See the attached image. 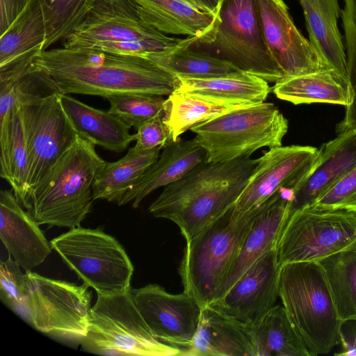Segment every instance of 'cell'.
Here are the masks:
<instances>
[{
    "label": "cell",
    "mask_w": 356,
    "mask_h": 356,
    "mask_svg": "<svg viewBox=\"0 0 356 356\" xmlns=\"http://www.w3.org/2000/svg\"><path fill=\"white\" fill-rule=\"evenodd\" d=\"M33 63L45 72L63 95L107 98L124 94L169 95L177 77L147 56L104 51L96 47L43 50Z\"/></svg>",
    "instance_id": "6da1fadb"
},
{
    "label": "cell",
    "mask_w": 356,
    "mask_h": 356,
    "mask_svg": "<svg viewBox=\"0 0 356 356\" xmlns=\"http://www.w3.org/2000/svg\"><path fill=\"white\" fill-rule=\"evenodd\" d=\"M259 161L250 157L202 161L165 186L149 211L175 222L188 241L235 204Z\"/></svg>",
    "instance_id": "7a4b0ae2"
},
{
    "label": "cell",
    "mask_w": 356,
    "mask_h": 356,
    "mask_svg": "<svg viewBox=\"0 0 356 356\" xmlns=\"http://www.w3.org/2000/svg\"><path fill=\"white\" fill-rule=\"evenodd\" d=\"M105 163L78 136L19 204L39 225L79 227L92 209V184Z\"/></svg>",
    "instance_id": "3957f363"
},
{
    "label": "cell",
    "mask_w": 356,
    "mask_h": 356,
    "mask_svg": "<svg viewBox=\"0 0 356 356\" xmlns=\"http://www.w3.org/2000/svg\"><path fill=\"white\" fill-rule=\"evenodd\" d=\"M234 206L186 241L184 250L179 266L184 291L201 308L218 298L259 209L240 213Z\"/></svg>",
    "instance_id": "277c9868"
},
{
    "label": "cell",
    "mask_w": 356,
    "mask_h": 356,
    "mask_svg": "<svg viewBox=\"0 0 356 356\" xmlns=\"http://www.w3.org/2000/svg\"><path fill=\"white\" fill-rule=\"evenodd\" d=\"M279 297L310 356L327 354L339 343L343 321L318 261L283 264Z\"/></svg>",
    "instance_id": "5b68a950"
},
{
    "label": "cell",
    "mask_w": 356,
    "mask_h": 356,
    "mask_svg": "<svg viewBox=\"0 0 356 356\" xmlns=\"http://www.w3.org/2000/svg\"><path fill=\"white\" fill-rule=\"evenodd\" d=\"M188 47L267 81L283 77L266 45L257 0H220L213 28L201 38L193 37Z\"/></svg>",
    "instance_id": "8992f818"
},
{
    "label": "cell",
    "mask_w": 356,
    "mask_h": 356,
    "mask_svg": "<svg viewBox=\"0 0 356 356\" xmlns=\"http://www.w3.org/2000/svg\"><path fill=\"white\" fill-rule=\"evenodd\" d=\"M289 122L273 103L231 110L193 127V141L206 152L207 163L250 157L257 149L282 146Z\"/></svg>",
    "instance_id": "52a82bcc"
},
{
    "label": "cell",
    "mask_w": 356,
    "mask_h": 356,
    "mask_svg": "<svg viewBox=\"0 0 356 356\" xmlns=\"http://www.w3.org/2000/svg\"><path fill=\"white\" fill-rule=\"evenodd\" d=\"M81 343L85 350L103 355H182V348L152 335L136 305L131 288L113 295L97 294Z\"/></svg>",
    "instance_id": "ba28073f"
},
{
    "label": "cell",
    "mask_w": 356,
    "mask_h": 356,
    "mask_svg": "<svg viewBox=\"0 0 356 356\" xmlns=\"http://www.w3.org/2000/svg\"><path fill=\"white\" fill-rule=\"evenodd\" d=\"M67 266L97 294L113 295L130 288L134 266L124 248L102 229H70L50 241Z\"/></svg>",
    "instance_id": "9c48e42d"
},
{
    "label": "cell",
    "mask_w": 356,
    "mask_h": 356,
    "mask_svg": "<svg viewBox=\"0 0 356 356\" xmlns=\"http://www.w3.org/2000/svg\"><path fill=\"white\" fill-rule=\"evenodd\" d=\"M26 273L28 292L22 318L41 332L82 341L89 327L92 300L89 286L32 271Z\"/></svg>",
    "instance_id": "30bf717a"
},
{
    "label": "cell",
    "mask_w": 356,
    "mask_h": 356,
    "mask_svg": "<svg viewBox=\"0 0 356 356\" xmlns=\"http://www.w3.org/2000/svg\"><path fill=\"white\" fill-rule=\"evenodd\" d=\"M356 246V213L306 207L290 214L277 246L280 266L318 261Z\"/></svg>",
    "instance_id": "8fae6325"
},
{
    "label": "cell",
    "mask_w": 356,
    "mask_h": 356,
    "mask_svg": "<svg viewBox=\"0 0 356 356\" xmlns=\"http://www.w3.org/2000/svg\"><path fill=\"white\" fill-rule=\"evenodd\" d=\"M60 95L22 93L18 97L29 156L25 196L78 136L63 110Z\"/></svg>",
    "instance_id": "7c38bea8"
},
{
    "label": "cell",
    "mask_w": 356,
    "mask_h": 356,
    "mask_svg": "<svg viewBox=\"0 0 356 356\" xmlns=\"http://www.w3.org/2000/svg\"><path fill=\"white\" fill-rule=\"evenodd\" d=\"M102 41L147 42L171 49L182 40L168 37L142 21L134 0H102L63 40V47H89Z\"/></svg>",
    "instance_id": "4fadbf2b"
},
{
    "label": "cell",
    "mask_w": 356,
    "mask_h": 356,
    "mask_svg": "<svg viewBox=\"0 0 356 356\" xmlns=\"http://www.w3.org/2000/svg\"><path fill=\"white\" fill-rule=\"evenodd\" d=\"M319 149L309 145L270 148L260 161L234 209L244 213L259 207L281 187L296 189L310 175L318 159Z\"/></svg>",
    "instance_id": "5bb4252c"
},
{
    "label": "cell",
    "mask_w": 356,
    "mask_h": 356,
    "mask_svg": "<svg viewBox=\"0 0 356 356\" xmlns=\"http://www.w3.org/2000/svg\"><path fill=\"white\" fill-rule=\"evenodd\" d=\"M265 41L283 77L334 70L295 25L283 0H257Z\"/></svg>",
    "instance_id": "9a60e30c"
},
{
    "label": "cell",
    "mask_w": 356,
    "mask_h": 356,
    "mask_svg": "<svg viewBox=\"0 0 356 356\" xmlns=\"http://www.w3.org/2000/svg\"><path fill=\"white\" fill-rule=\"evenodd\" d=\"M136 305L159 341L187 348L195 334L201 307L187 293L173 294L156 284L131 289Z\"/></svg>",
    "instance_id": "2e32d148"
},
{
    "label": "cell",
    "mask_w": 356,
    "mask_h": 356,
    "mask_svg": "<svg viewBox=\"0 0 356 356\" xmlns=\"http://www.w3.org/2000/svg\"><path fill=\"white\" fill-rule=\"evenodd\" d=\"M280 270L274 248L259 257L210 305L241 323L252 325L275 305Z\"/></svg>",
    "instance_id": "e0dca14e"
},
{
    "label": "cell",
    "mask_w": 356,
    "mask_h": 356,
    "mask_svg": "<svg viewBox=\"0 0 356 356\" xmlns=\"http://www.w3.org/2000/svg\"><path fill=\"white\" fill-rule=\"evenodd\" d=\"M0 238L15 261L25 271H32L51 252L39 225L17 202L10 190L0 191Z\"/></svg>",
    "instance_id": "ac0fdd59"
},
{
    "label": "cell",
    "mask_w": 356,
    "mask_h": 356,
    "mask_svg": "<svg viewBox=\"0 0 356 356\" xmlns=\"http://www.w3.org/2000/svg\"><path fill=\"white\" fill-rule=\"evenodd\" d=\"M291 208V202L282 198L278 191L259 206L239 252L221 286L218 298L223 296L259 257L277 248L290 216Z\"/></svg>",
    "instance_id": "d6986e66"
},
{
    "label": "cell",
    "mask_w": 356,
    "mask_h": 356,
    "mask_svg": "<svg viewBox=\"0 0 356 356\" xmlns=\"http://www.w3.org/2000/svg\"><path fill=\"white\" fill-rule=\"evenodd\" d=\"M256 356L250 325L209 305L201 309L199 323L181 356Z\"/></svg>",
    "instance_id": "ffe728a7"
},
{
    "label": "cell",
    "mask_w": 356,
    "mask_h": 356,
    "mask_svg": "<svg viewBox=\"0 0 356 356\" xmlns=\"http://www.w3.org/2000/svg\"><path fill=\"white\" fill-rule=\"evenodd\" d=\"M319 149L318 163L294 191L291 213L316 200L356 168V129L339 132Z\"/></svg>",
    "instance_id": "44dd1931"
},
{
    "label": "cell",
    "mask_w": 356,
    "mask_h": 356,
    "mask_svg": "<svg viewBox=\"0 0 356 356\" xmlns=\"http://www.w3.org/2000/svg\"><path fill=\"white\" fill-rule=\"evenodd\" d=\"M177 79L174 92L233 109L264 102L270 90L267 81L243 71L208 79Z\"/></svg>",
    "instance_id": "7402d4cb"
},
{
    "label": "cell",
    "mask_w": 356,
    "mask_h": 356,
    "mask_svg": "<svg viewBox=\"0 0 356 356\" xmlns=\"http://www.w3.org/2000/svg\"><path fill=\"white\" fill-rule=\"evenodd\" d=\"M159 159L140 179L122 197L118 205L132 202L137 208L143 200L154 190L166 186L185 175L204 161L206 152L193 140L180 138L166 145Z\"/></svg>",
    "instance_id": "603a6c76"
},
{
    "label": "cell",
    "mask_w": 356,
    "mask_h": 356,
    "mask_svg": "<svg viewBox=\"0 0 356 356\" xmlns=\"http://www.w3.org/2000/svg\"><path fill=\"white\" fill-rule=\"evenodd\" d=\"M60 99L77 135L94 145L119 153L136 140V134L129 132L131 127L108 111L95 108L69 95L60 94Z\"/></svg>",
    "instance_id": "cb8c5ba5"
},
{
    "label": "cell",
    "mask_w": 356,
    "mask_h": 356,
    "mask_svg": "<svg viewBox=\"0 0 356 356\" xmlns=\"http://www.w3.org/2000/svg\"><path fill=\"white\" fill-rule=\"evenodd\" d=\"M140 19L165 34L202 37L213 28L216 14L186 0H134Z\"/></svg>",
    "instance_id": "d4e9b609"
},
{
    "label": "cell",
    "mask_w": 356,
    "mask_h": 356,
    "mask_svg": "<svg viewBox=\"0 0 356 356\" xmlns=\"http://www.w3.org/2000/svg\"><path fill=\"white\" fill-rule=\"evenodd\" d=\"M298 1L312 44L332 69L348 79L346 47L338 26L342 11L339 0Z\"/></svg>",
    "instance_id": "484cf974"
},
{
    "label": "cell",
    "mask_w": 356,
    "mask_h": 356,
    "mask_svg": "<svg viewBox=\"0 0 356 356\" xmlns=\"http://www.w3.org/2000/svg\"><path fill=\"white\" fill-rule=\"evenodd\" d=\"M272 89L278 99L295 105L326 103L346 107L353 99L348 79L335 70L282 77Z\"/></svg>",
    "instance_id": "4316f807"
},
{
    "label": "cell",
    "mask_w": 356,
    "mask_h": 356,
    "mask_svg": "<svg viewBox=\"0 0 356 356\" xmlns=\"http://www.w3.org/2000/svg\"><path fill=\"white\" fill-rule=\"evenodd\" d=\"M160 147L143 149L136 146L115 162H106L92 184L94 200L118 203L159 159Z\"/></svg>",
    "instance_id": "83f0119b"
},
{
    "label": "cell",
    "mask_w": 356,
    "mask_h": 356,
    "mask_svg": "<svg viewBox=\"0 0 356 356\" xmlns=\"http://www.w3.org/2000/svg\"><path fill=\"white\" fill-rule=\"evenodd\" d=\"M45 13L43 0H34L1 33L0 67L44 50Z\"/></svg>",
    "instance_id": "f1b7e54d"
},
{
    "label": "cell",
    "mask_w": 356,
    "mask_h": 356,
    "mask_svg": "<svg viewBox=\"0 0 356 356\" xmlns=\"http://www.w3.org/2000/svg\"><path fill=\"white\" fill-rule=\"evenodd\" d=\"M256 356H310L282 305L250 325Z\"/></svg>",
    "instance_id": "f546056e"
},
{
    "label": "cell",
    "mask_w": 356,
    "mask_h": 356,
    "mask_svg": "<svg viewBox=\"0 0 356 356\" xmlns=\"http://www.w3.org/2000/svg\"><path fill=\"white\" fill-rule=\"evenodd\" d=\"M193 39L188 37L177 47L147 57L176 77L208 79L241 72L224 60L188 47Z\"/></svg>",
    "instance_id": "4dcf8cb0"
},
{
    "label": "cell",
    "mask_w": 356,
    "mask_h": 356,
    "mask_svg": "<svg viewBox=\"0 0 356 356\" xmlns=\"http://www.w3.org/2000/svg\"><path fill=\"white\" fill-rule=\"evenodd\" d=\"M341 321L356 320V246L318 261Z\"/></svg>",
    "instance_id": "1f68e13d"
},
{
    "label": "cell",
    "mask_w": 356,
    "mask_h": 356,
    "mask_svg": "<svg viewBox=\"0 0 356 356\" xmlns=\"http://www.w3.org/2000/svg\"><path fill=\"white\" fill-rule=\"evenodd\" d=\"M231 110L233 108L173 92L165 99L163 120L171 141L175 142L186 131Z\"/></svg>",
    "instance_id": "d6a6232c"
},
{
    "label": "cell",
    "mask_w": 356,
    "mask_h": 356,
    "mask_svg": "<svg viewBox=\"0 0 356 356\" xmlns=\"http://www.w3.org/2000/svg\"><path fill=\"white\" fill-rule=\"evenodd\" d=\"M100 0H43L46 39L44 49L63 40L80 25Z\"/></svg>",
    "instance_id": "836d02e7"
},
{
    "label": "cell",
    "mask_w": 356,
    "mask_h": 356,
    "mask_svg": "<svg viewBox=\"0 0 356 356\" xmlns=\"http://www.w3.org/2000/svg\"><path fill=\"white\" fill-rule=\"evenodd\" d=\"M106 99L110 104L108 111L136 129L155 116L163 115L165 99L163 95L124 94L112 95Z\"/></svg>",
    "instance_id": "e575fe53"
},
{
    "label": "cell",
    "mask_w": 356,
    "mask_h": 356,
    "mask_svg": "<svg viewBox=\"0 0 356 356\" xmlns=\"http://www.w3.org/2000/svg\"><path fill=\"white\" fill-rule=\"evenodd\" d=\"M29 156L22 117L18 105L13 123L7 181L19 203L27 191Z\"/></svg>",
    "instance_id": "d590c367"
},
{
    "label": "cell",
    "mask_w": 356,
    "mask_h": 356,
    "mask_svg": "<svg viewBox=\"0 0 356 356\" xmlns=\"http://www.w3.org/2000/svg\"><path fill=\"white\" fill-rule=\"evenodd\" d=\"M19 265L10 255L0 262V298L10 309L21 317L27 297L26 273H23Z\"/></svg>",
    "instance_id": "8d00e7d4"
},
{
    "label": "cell",
    "mask_w": 356,
    "mask_h": 356,
    "mask_svg": "<svg viewBox=\"0 0 356 356\" xmlns=\"http://www.w3.org/2000/svg\"><path fill=\"white\" fill-rule=\"evenodd\" d=\"M309 207L318 210H344L356 213V168Z\"/></svg>",
    "instance_id": "74e56055"
},
{
    "label": "cell",
    "mask_w": 356,
    "mask_h": 356,
    "mask_svg": "<svg viewBox=\"0 0 356 356\" xmlns=\"http://www.w3.org/2000/svg\"><path fill=\"white\" fill-rule=\"evenodd\" d=\"M163 115H159L139 126L136 133V147L143 149L160 147L171 143L170 133L165 124Z\"/></svg>",
    "instance_id": "f35d334b"
},
{
    "label": "cell",
    "mask_w": 356,
    "mask_h": 356,
    "mask_svg": "<svg viewBox=\"0 0 356 356\" xmlns=\"http://www.w3.org/2000/svg\"><path fill=\"white\" fill-rule=\"evenodd\" d=\"M341 19L347 57H356V0H343Z\"/></svg>",
    "instance_id": "ab89813d"
},
{
    "label": "cell",
    "mask_w": 356,
    "mask_h": 356,
    "mask_svg": "<svg viewBox=\"0 0 356 356\" xmlns=\"http://www.w3.org/2000/svg\"><path fill=\"white\" fill-rule=\"evenodd\" d=\"M348 79L353 92L351 104L346 107L345 116L337 125V131L356 129V63L347 66Z\"/></svg>",
    "instance_id": "60d3db41"
},
{
    "label": "cell",
    "mask_w": 356,
    "mask_h": 356,
    "mask_svg": "<svg viewBox=\"0 0 356 356\" xmlns=\"http://www.w3.org/2000/svg\"><path fill=\"white\" fill-rule=\"evenodd\" d=\"M33 1L1 0V33H3Z\"/></svg>",
    "instance_id": "b9f144b4"
},
{
    "label": "cell",
    "mask_w": 356,
    "mask_h": 356,
    "mask_svg": "<svg viewBox=\"0 0 356 356\" xmlns=\"http://www.w3.org/2000/svg\"><path fill=\"white\" fill-rule=\"evenodd\" d=\"M341 350L337 356H356V320L343 321L339 330Z\"/></svg>",
    "instance_id": "7bdbcfd3"
},
{
    "label": "cell",
    "mask_w": 356,
    "mask_h": 356,
    "mask_svg": "<svg viewBox=\"0 0 356 356\" xmlns=\"http://www.w3.org/2000/svg\"><path fill=\"white\" fill-rule=\"evenodd\" d=\"M200 10L216 14L220 0H186Z\"/></svg>",
    "instance_id": "ee69618b"
},
{
    "label": "cell",
    "mask_w": 356,
    "mask_h": 356,
    "mask_svg": "<svg viewBox=\"0 0 356 356\" xmlns=\"http://www.w3.org/2000/svg\"><path fill=\"white\" fill-rule=\"evenodd\" d=\"M49 3H53L56 0H46Z\"/></svg>",
    "instance_id": "f6af8a7d"
}]
</instances>
